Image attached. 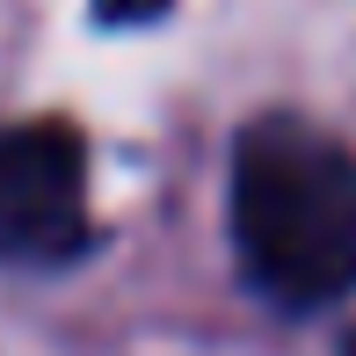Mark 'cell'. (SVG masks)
Returning <instances> with one entry per match:
<instances>
[{"label":"cell","instance_id":"7a4b0ae2","mask_svg":"<svg viewBox=\"0 0 356 356\" xmlns=\"http://www.w3.org/2000/svg\"><path fill=\"white\" fill-rule=\"evenodd\" d=\"M95 248L88 218V138L66 117L0 124V262L58 269Z\"/></svg>","mask_w":356,"mask_h":356},{"label":"cell","instance_id":"3957f363","mask_svg":"<svg viewBox=\"0 0 356 356\" xmlns=\"http://www.w3.org/2000/svg\"><path fill=\"white\" fill-rule=\"evenodd\" d=\"M175 0H95V22L102 29H145V22H160Z\"/></svg>","mask_w":356,"mask_h":356},{"label":"cell","instance_id":"6da1fadb","mask_svg":"<svg viewBox=\"0 0 356 356\" xmlns=\"http://www.w3.org/2000/svg\"><path fill=\"white\" fill-rule=\"evenodd\" d=\"M233 254L277 313H327L356 291V153L313 117L269 109L233 138Z\"/></svg>","mask_w":356,"mask_h":356}]
</instances>
